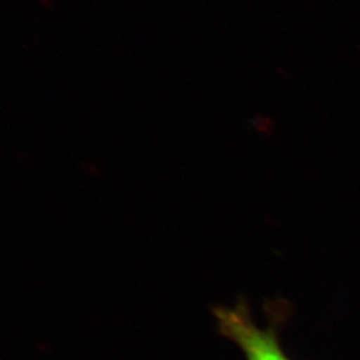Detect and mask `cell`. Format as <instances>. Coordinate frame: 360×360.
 <instances>
[{
    "instance_id": "obj_1",
    "label": "cell",
    "mask_w": 360,
    "mask_h": 360,
    "mask_svg": "<svg viewBox=\"0 0 360 360\" xmlns=\"http://www.w3.org/2000/svg\"><path fill=\"white\" fill-rule=\"evenodd\" d=\"M220 333L233 340L247 360H290L278 342L274 328H259L243 303L232 309H215Z\"/></svg>"
}]
</instances>
